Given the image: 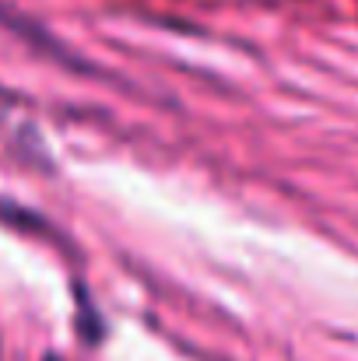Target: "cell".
Wrapping results in <instances>:
<instances>
[{"mask_svg": "<svg viewBox=\"0 0 358 361\" xmlns=\"http://www.w3.org/2000/svg\"><path fill=\"white\" fill-rule=\"evenodd\" d=\"M46 361H64V358H56V355H49V358H46Z\"/></svg>", "mask_w": 358, "mask_h": 361, "instance_id": "6da1fadb", "label": "cell"}]
</instances>
